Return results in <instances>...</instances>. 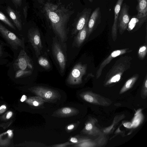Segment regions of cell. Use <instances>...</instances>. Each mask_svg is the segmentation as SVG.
<instances>
[{"label":"cell","mask_w":147,"mask_h":147,"mask_svg":"<svg viewBox=\"0 0 147 147\" xmlns=\"http://www.w3.org/2000/svg\"><path fill=\"white\" fill-rule=\"evenodd\" d=\"M44 10L55 34L62 42L66 41L67 38V24L74 11L67 8L60 3L53 4L50 2L45 4Z\"/></svg>","instance_id":"1"},{"label":"cell","mask_w":147,"mask_h":147,"mask_svg":"<svg viewBox=\"0 0 147 147\" xmlns=\"http://www.w3.org/2000/svg\"><path fill=\"white\" fill-rule=\"evenodd\" d=\"M131 59V57L125 56L117 61L106 75L105 84L108 85L118 82L124 72L129 67Z\"/></svg>","instance_id":"2"},{"label":"cell","mask_w":147,"mask_h":147,"mask_svg":"<svg viewBox=\"0 0 147 147\" xmlns=\"http://www.w3.org/2000/svg\"><path fill=\"white\" fill-rule=\"evenodd\" d=\"M29 90L47 102H54L61 98L60 94L57 90L46 87L35 86L30 88Z\"/></svg>","instance_id":"3"},{"label":"cell","mask_w":147,"mask_h":147,"mask_svg":"<svg viewBox=\"0 0 147 147\" xmlns=\"http://www.w3.org/2000/svg\"><path fill=\"white\" fill-rule=\"evenodd\" d=\"M87 65L78 63L72 69L67 79V83L71 85L79 84L82 82V78L86 73Z\"/></svg>","instance_id":"4"},{"label":"cell","mask_w":147,"mask_h":147,"mask_svg":"<svg viewBox=\"0 0 147 147\" xmlns=\"http://www.w3.org/2000/svg\"><path fill=\"white\" fill-rule=\"evenodd\" d=\"M17 61V65L21 70L20 71V76L28 75L32 74L31 70L33 67V63L24 50L21 51Z\"/></svg>","instance_id":"5"},{"label":"cell","mask_w":147,"mask_h":147,"mask_svg":"<svg viewBox=\"0 0 147 147\" xmlns=\"http://www.w3.org/2000/svg\"><path fill=\"white\" fill-rule=\"evenodd\" d=\"M0 32L5 40L13 49H17L19 47H21L24 49L22 40L0 23Z\"/></svg>","instance_id":"6"},{"label":"cell","mask_w":147,"mask_h":147,"mask_svg":"<svg viewBox=\"0 0 147 147\" xmlns=\"http://www.w3.org/2000/svg\"><path fill=\"white\" fill-rule=\"evenodd\" d=\"M129 6L125 3L122 4L118 18L117 28L121 34H122L127 28L130 19L129 14Z\"/></svg>","instance_id":"7"},{"label":"cell","mask_w":147,"mask_h":147,"mask_svg":"<svg viewBox=\"0 0 147 147\" xmlns=\"http://www.w3.org/2000/svg\"><path fill=\"white\" fill-rule=\"evenodd\" d=\"M28 37L38 57L41 54L43 47L38 30L35 28L30 29L28 33Z\"/></svg>","instance_id":"8"},{"label":"cell","mask_w":147,"mask_h":147,"mask_svg":"<svg viewBox=\"0 0 147 147\" xmlns=\"http://www.w3.org/2000/svg\"><path fill=\"white\" fill-rule=\"evenodd\" d=\"M52 53L56 61L58 63L61 73H63L66 65V59L60 44L57 42H53Z\"/></svg>","instance_id":"9"},{"label":"cell","mask_w":147,"mask_h":147,"mask_svg":"<svg viewBox=\"0 0 147 147\" xmlns=\"http://www.w3.org/2000/svg\"><path fill=\"white\" fill-rule=\"evenodd\" d=\"M91 11V8H85L82 12L78 14L72 34H76L78 32L88 23Z\"/></svg>","instance_id":"10"},{"label":"cell","mask_w":147,"mask_h":147,"mask_svg":"<svg viewBox=\"0 0 147 147\" xmlns=\"http://www.w3.org/2000/svg\"><path fill=\"white\" fill-rule=\"evenodd\" d=\"M101 14L99 7L96 8L91 14L88 23V38L101 22Z\"/></svg>","instance_id":"11"},{"label":"cell","mask_w":147,"mask_h":147,"mask_svg":"<svg viewBox=\"0 0 147 147\" xmlns=\"http://www.w3.org/2000/svg\"><path fill=\"white\" fill-rule=\"evenodd\" d=\"M132 50L129 48L117 50L113 51L111 54L101 63L97 70L96 74V78H98L102 74V71L104 67L114 58L125 53L130 52Z\"/></svg>","instance_id":"12"},{"label":"cell","mask_w":147,"mask_h":147,"mask_svg":"<svg viewBox=\"0 0 147 147\" xmlns=\"http://www.w3.org/2000/svg\"><path fill=\"white\" fill-rule=\"evenodd\" d=\"M124 0H117L114 7V17L111 29V36L113 40L115 41L117 38V22L120 9Z\"/></svg>","instance_id":"13"},{"label":"cell","mask_w":147,"mask_h":147,"mask_svg":"<svg viewBox=\"0 0 147 147\" xmlns=\"http://www.w3.org/2000/svg\"><path fill=\"white\" fill-rule=\"evenodd\" d=\"M78 110L72 107H66L59 109L55 111L52 116L59 117H67L77 115Z\"/></svg>","instance_id":"14"},{"label":"cell","mask_w":147,"mask_h":147,"mask_svg":"<svg viewBox=\"0 0 147 147\" xmlns=\"http://www.w3.org/2000/svg\"><path fill=\"white\" fill-rule=\"evenodd\" d=\"M147 16L138 17L137 14L133 16L129 22L127 29L129 31H135L138 30L146 21Z\"/></svg>","instance_id":"15"},{"label":"cell","mask_w":147,"mask_h":147,"mask_svg":"<svg viewBox=\"0 0 147 147\" xmlns=\"http://www.w3.org/2000/svg\"><path fill=\"white\" fill-rule=\"evenodd\" d=\"M137 4L136 9L137 15L139 17L147 16V0H137Z\"/></svg>","instance_id":"16"},{"label":"cell","mask_w":147,"mask_h":147,"mask_svg":"<svg viewBox=\"0 0 147 147\" xmlns=\"http://www.w3.org/2000/svg\"><path fill=\"white\" fill-rule=\"evenodd\" d=\"M88 23L86 24L84 28L79 31L76 38L75 42L77 46H80L85 41L88 35Z\"/></svg>","instance_id":"17"},{"label":"cell","mask_w":147,"mask_h":147,"mask_svg":"<svg viewBox=\"0 0 147 147\" xmlns=\"http://www.w3.org/2000/svg\"><path fill=\"white\" fill-rule=\"evenodd\" d=\"M30 105L35 107H38L42 105L45 102H47L45 100L39 96L30 97L25 101Z\"/></svg>","instance_id":"18"},{"label":"cell","mask_w":147,"mask_h":147,"mask_svg":"<svg viewBox=\"0 0 147 147\" xmlns=\"http://www.w3.org/2000/svg\"><path fill=\"white\" fill-rule=\"evenodd\" d=\"M138 77V74L134 75L128 80L122 88L120 92L122 93L131 88Z\"/></svg>","instance_id":"19"},{"label":"cell","mask_w":147,"mask_h":147,"mask_svg":"<svg viewBox=\"0 0 147 147\" xmlns=\"http://www.w3.org/2000/svg\"><path fill=\"white\" fill-rule=\"evenodd\" d=\"M7 11L9 16L13 21L16 27L20 30L22 28V25L18 20L14 12L9 7L7 8Z\"/></svg>","instance_id":"20"},{"label":"cell","mask_w":147,"mask_h":147,"mask_svg":"<svg viewBox=\"0 0 147 147\" xmlns=\"http://www.w3.org/2000/svg\"><path fill=\"white\" fill-rule=\"evenodd\" d=\"M39 65L45 69H48L51 67L50 63L48 60L45 57L41 56L38 60Z\"/></svg>","instance_id":"21"},{"label":"cell","mask_w":147,"mask_h":147,"mask_svg":"<svg viewBox=\"0 0 147 147\" xmlns=\"http://www.w3.org/2000/svg\"><path fill=\"white\" fill-rule=\"evenodd\" d=\"M89 140V139L86 138L78 136L72 137L69 139V141L74 144L80 143Z\"/></svg>","instance_id":"22"},{"label":"cell","mask_w":147,"mask_h":147,"mask_svg":"<svg viewBox=\"0 0 147 147\" xmlns=\"http://www.w3.org/2000/svg\"><path fill=\"white\" fill-rule=\"evenodd\" d=\"M0 20L7 24L11 28L16 30L14 26L10 21L7 18L1 11H0Z\"/></svg>","instance_id":"23"},{"label":"cell","mask_w":147,"mask_h":147,"mask_svg":"<svg viewBox=\"0 0 147 147\" xmlns=\"http://www.w3.org/2000/svg\"><path fill=\"white\" fill-rule=\"evenodd\" d=\"M147 52V47L146 45L141 46L139 48L138 54L140 59H143L145 57Z\"/></svg>","instance_id":"24"},{"label":"cell","mask_w":147,"mask_h":147,"mask_svg":"<svg viewBox=\"0 0 147 147\" xmlns=\"http://www.w3.org/2000/svg\"><path fill=\"white\" fill-rule=\"evenodd\" d=\"M93 125L90 122H87L85 125V126L82 130V131L84 133L90 134L91 131L93 128Z\"/></svg>","instance_id":"25"},{"label":"cell","mask_w":147,"mask_h":147,"mask_svg":"<svg viewBox=\"0 0 147 147\" xmlns=\"http://www.w3.org/2000/svg\"><path fill=\"white\" fill-rule=\"evenodd\" d=\"M79 123H74L67 125L65 127V131L68 133L73 131L79 125Z\"/></svg>","instance_id":"26"},{"label":"cell","mask_w":147,"mask_h":147,"mask_svg":"<svg viewBox=\"0 0 147 147\" xmlns=\"http://www.w3.org/2000/svg\"><path fill=\"white\" fill-rule=\"evenodd\" d=\"M73 144H74L71 142H68L48 146L53 147H68L69 145Z\"/></svg>","instance_id":"27"},{"label":"cell","mask_w":147,"mask_h":147,"mask_svg":"<svg viewBox=\"0 0 147 147\" xmlns=\"http://www.w3.org/2000/svg\"><path fill=\"white\" fill-rule=\"evenodd\" d=\"M123 125L125 127L128 128H131L133 126L132 124L130 122L125 123Z\"/></svg>","instance_id":"28"},{"label":"cell","mask_w":147,"mask_h":147,"mask_svg":"<svg viewBox=\"0 0 147 147\" xmlns=\"http://www.w3.org/2000/svg\"><path fill=\"white\" fill-rule=\"evenodd\" d=\"M6 109V107L5 105H2L0 107V114L4 113Z\"/></svg>","instance_id":"29"},{"label":"cell","mask_w":147,"mask_h":147,"mask_svg":"<svg viewBox=\"0 0 147 147\" xmlns=\"http://www.w3.org/2000/svg\"><path fill=\"white\" fill-rule=\"evenodd\" d=\"M12 112L11 111H9L6 114V118L7 119H10L12 115Z\"/></svg>","instance_id":"30"},{"label":"cell","mask_w":147,"mask_h":147,"mask_svg":"<svg viewBox=\"0 0 147 147\" xmlns=\"http://www.w3.org/2000/svg\"><path fill=\"white\" fill-rule=\"evenodd\" d=\"M27 99L26 96L25 95H23L22 97L20 100L21 102H23L25 101Z\"/></svg>","instance_id":"31"},{"label":"cell","mask_w":147,"mask_h":147,"mask_svg":"<svg viewBox=\"0 0 147 147\" xmlns=\"http://www.w3.org/2000/svg\"><path fill=\"white\" fill-rule=\"evenodd\" d=\"M2 49L1 47L0 46V57H1L2 55Z\"/></svg>","instance_id":"32"},{"label":"cell","mask_w":147,"mask_h":147,"mask_svg":"<svg viewBox=\"0 0 147 147\" xmlns=\"http://www.w3.org/2000/svg\"><path fill=\"white\" fill-rule=\"evenodd\" d=\"M38 1L40 2V3L43 2H44V1L46 0H38Z\"/></svg>","instance_id":"33"},{"label":"cell","mask_w":147,"mask_h":147,"mask_svg":"<svg viewBox=\"0 0 147 147\" xmlns=\"http://www.w3.org/2000/svg\"><path fill=\"white\" fill-rule=\"evenodd\" d=\"M89 1L91 2V3H92V2L93 1V0H88Z\"/></svg>","instance_id":"34"}]
</instances>
